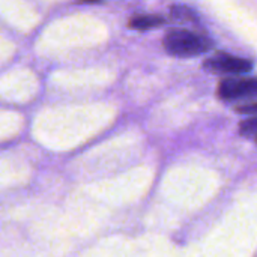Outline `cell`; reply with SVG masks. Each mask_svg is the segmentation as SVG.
Returning <instances> with one entry per match:
<instances>
[{
    "mask_svg": "<svg viewBox=\"0 0 257 257\" xmlns=\"http://www.w3.org/2000/svg\"><path fill=\"white\" fill-rule=\"evenodd\" d=\"M164 23H166V20L161 15H157V14H140V15H134L133 18H130L128 27L134 29V30H151V29L161 27Z\"/></svg>",
    "mask_w": 257,
    "mask_h": 257,
    "instance_id": "277c9868",
    "label": "cell"
},
{
    "mask_svg": "<svg viewBox=\"0 0 257 257\" xmlns=\"http://www.w3.org/2000/svg\"><path fill=\"white\" fill-rule=\"evenodd\" d=\"M253 62L245 57H238L224 51H220L211 57H208L203 62V69L212 74L218 75H229V77H236V75H244L251 72L253 69Z\"/></svg>",
    "mask_w": 257,
    "mask_h": 257,
    "instance_id": "7a4b0ae2",
    "label": "cell"
},
{
    "mask_svg": "<svg viewBox=\"0 0 257 257\" xmlns=\"http://www.w3.org/2000/svg\"><path fill=\"white\" fill-rule=\"evenodd\" d=\"M256 142H257V139H256Z\"/></svg>",
    "mask_w": 257,
    "mask_h": 257,
    "instance_id": "ba28073f",
    "label": "cell"
},
{
    "mask_svg": "<svg viewBox=\"0 0 257 257\" xmlns=\"http://www.w3.org/2000/svg\"><path fill=\"white\" fill-rule=\"evenodd\" d=\"M217 96L223 101H235L257 96V78L250 77H226L218 83Z\"/></svg>",
    "mask_w": 257,
    "mask_h": 257,
    "instance_id": "3957f363",
    "label": "cell"
},
{
    "mask_svg": "<svg viewBox=\"0 0 257 257\" xmlns=\"http://www.w3.org/2000/svg\"><path fill=\"white\" fill-rule=\"evenodd\" d=\"M239 133L244 137H251V139H257V114L253 117H248L245 120H242L239 123Z\"/></svg>",
    "mask_w": 257,
    "mask_h": 257,
    "instance_id": "8992f818",
    "label": "cell"
},
{
    "mask_svg": "<svg viewBox=\"0 0 257 257\" xmlns=\"http://www.w3.org/2000/svg\"><path fill=\"white\" fill-rule=\"evenodd\" d=\"M170 17L178 21V23H184V24H197L199 23V17L197 14L185 6V5H175L170 8Z\"/></svg>",
    "mask_w": 257,
    "mask_h": 257,
    "instance_id": "5b68a950",
    "label": "cell"
},
{
    "mask_svg": "<svg viewBox=\"0 0 257 257\" xmlns=\"http://www.w3.org/2000/svg\"><path fill=\"white\" fill-rule=\"evenodd\" d=\"M163 47L167 54L179 59L202 56L214 47V42L205 35L188 29H170L163 38Z\"/></svg>",
    "mask_w": 257,
    "mask_h": 257,
    "instance_id": "6da1fadb",
    "label": "cell"
},
{
    "mask_svg": "<svg viewBox=\"0 0 257 257\" xmlns=\"http://www.w3.org/2000/svg\"><path fill=\"white\" fill-rule=\"evenodd\" d=\"M236 111L242 113V114H257V102L245 104V105H238Z\"/></svg>",
    "mask_w": 257,
    "mask_h": 257,
    "instance_id": "52a82bcc",
    "label": "cell"
}]
</instances>
